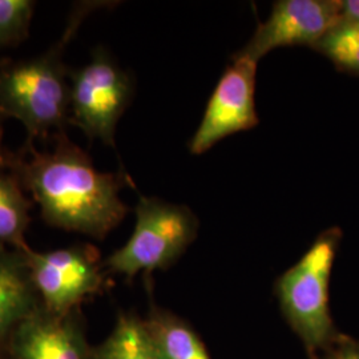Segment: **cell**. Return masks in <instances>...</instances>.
Wrapping results in <instances>:
<instances>
[{
  "mask_svg": "<svg viewBox=\"0 0 359 359\" xmlns=\"http://www.w3.org/2000/svg\"><path fill=\"white\" fill-rule=\"evenodd\" d=\"M13 154L7 152L3 145V129L0 124V169H10L13 164Z\"/></svg>",
  "mask_w": 359,
  "mask_h": 359,
  "instance_id": "obj_18",
  "label": "cell"
},
{
  "mask_svg": "<svg viewBox=\"0 0 359 359\" xmlns=\"http://www.w3.org/2000/svg\"><path fill=\"white\" fill-rule=\"evenodd\" d=\"M35 8L34 0H0V52L28 38Z\"/></svg>",
  "mask_w": 359,
  "mask_h": 359,
  "instance_id": "obj_15",
  "label": "cell"
},
{
  "mask_svg": "<svg viewBox=\"0 0 359 359\" xmlns=\"http://www.w3.org/2000/svg\"><path fill=\"white\" fill-rule=\"evenodd\" d=\"M1 121H3V120H1V118H0V124H1Z\"/></svg>",
  "mask_w": 359,
  "mask_h": 359,
  "instance_id": "obj_20",
  "label": "cell"
},
{
  "mask_svg": "<svg viewBox=\"0 0 359 359\" xmlns=\"http://www.w3.org/2000/svg\"><path fill=\"white\" fill-rule=\"evenodd\" d=\"M342 18L359 23V0L342 1Z\"/></svg>",
  "mask_w": 359,
  "mask_h": 359,
  "instance_id": "obj_16",
  "label": "cell"
},
{
  "mask_svg": "<svg viewBox=\"0 0 359 359\" xmlns=\"http://www.w3.org/2000/svg\"><path fill=\"white\" fill-rule=\"evenodd\" d=\"M256 72L257 62L236 53L218 80L201 124L189 142L193 154H204L219 140L256 127Z\"/></svg>",
  "mask_w": 359,
  "mask_h": 359,
  "instance_id": "obj_7",
  "label": "cell"
},
{
  "mask_svg": "<svg viewBox=\"0 0 359 359\" xmlns=\"http://www.w3.org/2000/svg\"><path fill=\"white\" fill-rule=\"evenodd\" d=\"M326 359H359L358 346H345L334 351Z\"/></svg>",
  "mask_w": 359,
  "mask_h": 359,
  "instance_id": "obj_17",
  "label": "cell"
},
{
  "mask_svg": "<svg viewBox=\"0 0 359 359\" xmlns=\"http://www.w3.org/2000/svg\"><path fill=\"white\" fill-rule=\"evenodd\" d=\"M136 224L124 246L104 259V269L132 280L137 274L173 265L197 234L198 222L187 206L142 196L135 208Z\"/></svg>",
  "mask_w": 359,
  "mask_h": 359,
  "instance_id": "obj_3",
  "label": "cell"
},
{
  "mask_svg": "<svg viewBox=\"0 0 359 359\" xmlns=\"http://www.w3.org/2000/svg\"><path fill=\"white\" fill-rule=\"evenodd\" d=\"M40 306L25 252L0 244V346Z\"/></svg>",
  "mask_w": 359,
  "mask_h": 359,
  "instance_id": "obj_10",
  "label": "cell"
},
{
  "mask_svg": "<svg viewBox=\"0 0 359 359\" xmlns=\"http://www.w3.org/2000/svg\"><path fill=\"white\" fill-rule=\"evenodd\" d=\"M0 359H7V354H6L4 346H0Z\"/></svg>",
  "mask_w": 359,
  "mask_h": 359,
  "instance_id": "obj_19",
  "label": "cell"
},
{
  "mask_svg": "<svg viewBox=\"0 0 359 359\" xmlns=\"http://www.w3.org/2000/svg\"><path fill=\"white\" fill-rule=\"evenodd\" d=\"M80 309L55 314L40 306L8 337L7 359H90Z\"/></svg>",
  "mask_w": 359,
  "mask_h": 359,
  "instance_id": "obj_9",
  "label": "cell"
},
{
  "mask_svg": "<svg viewBox=\"0 0 359 359\" xmlns=\"http://www.w3.org/2000/svg\"><path fill=\"white\" fill-rule=\"evenodd\" d=\"M90 359H163L142 318L120 314L111 334L90 347Z\"/></svg>",
  "mask_w": 359,
  "mask_h": 359,
  "instance_id": "obj_12",
  "label": "cell"
},
{
  "mask_svg": "<svg viewBox=\"0 0 359 359\" xmlns=\"http://www.w3.org/2000/svg\"><path fill=\"white\" fill-rule=\"evenodd\" d=\"M107 1H79L68 15L62 36L41 55L0 68V118L20 121L28 140L63 133L69 124V67L65 48L86 18Z\"/></svg>",
  "mask_w": 359,
  "mask_h": 359,
  "instance_id": "obj_2",
  "label": "cell"
},
{
  "mask_svg": "<svg viewBox=\"0 0 359 359\" xmlns=\"http://www.w3.org/2000/svg\"><path fill=\"white\" fill-rule=\"evenodd\" d=\"M41 306L55 314L72 313L103 292L105 269L95 246L77 244L48 252L23 249Z\"/></svg>",
  "mask_w": 359,
  "mask_h": 359,
  "instance_id": "obj_6",
  "label": "cell"
},
{
  "mask_svg": "<svg viewBox=\"0 0 359 359\" xmlns=\"http://www.w3.org/2000/svg\"><path fill=\"white\" fill-rule=\"evenodd\" d=\"M145 327L163 359H210L192 327L164 309L154 306Z\"/></svg>",
  "mask_w": 359,
  "mask_h": 359,
  "instance_id": "obj_11",
  "label": "cell"
},
{
  "mask_svg": "<svg viewBox=\"0 0 359 359\" xmlns=\"http://www.w3.org/2000/svg\"><path fill=\"white\" fill-rule=\"evenodd\" d=\"M10 169L52 228L104 240L128 213L120 198L127 175L99 172L65 132L56 135V145L48 152L26 142L22 154H13Z\"/></svg>",
  "mask_w": 359,
  "mask_h": 359,
  "instance_id": "obj_1",
  "label": "cell"
},
{
  "mask_svg": "<svg viewBox=\"0 0 359 359\" xmlns=\"http://www.w3.org/2000/svg\"><path fill=\"white\" fill-rule=\"evenodd\" d=\"M341 69L359 74V23L342 19L316 46Z\"/></svg>",
  "mask_w": 359,
  "mask_h": 359,
  "instance_id": "obj_14",
  "label": "cell"
},
{
  "mask_svg": "<svg viewBox=\"0 0 359 359\" xmlns=\"http://www.w3.org/2000/svg\"><path fill=\"white\" fill-rule=\"evenodd\" d=\"M32 203L13 170L0 169V244L23 250Z\"/></svg>",
  "mask_w": 359,
  "mask_h": 359,
  "instance_id": "obj_13",
  "label": "cell"
},
{
  "mask_svg": "<svg viewBox=\"0 0 359 359\" xmlns=\"http://www.w3.org/2000/svg\"><path fill=\"white\" fill-rule=\"evenodd\" d=\"M339 231L321 234L302 258L277 281L283 314L308 348H320L333 337L329 281Z\"/></svg>",
  "mask_w": 359,
  "mask_h": 359,
  "instance_id": "obj_4",
  "label": "cell"
},
{
  "mask_svg": "<svg viewBox=\"0 0 359 359\" xmlns=\"http://www.w3.org/2000/svg\"><path fill=\"white\" fill-rule=\"evenodd\" d=\"M69 124L90 142L115 147L117 123L133 96V80L103 47L90 52L87 65L69 68Z\"/></svg>",
  "mask_w": 359,
  "mask_h": 359,
  "instance_id": "obj_5",
  "label": "cell"
},
{
  "mask_svg": "<svg viewBox=\"0 0 359 359\" xmlns=\"http://www.w3.org/2000/svg\"><path fill=\"white\" fill-rule=\"evenodd\" d=\"M342 1L280 0L266 22L259 23L255 35L238 53L258 60L281 47H314L342 20Z\"/></svg>",
  "mask_w": 359,
  "mask_h": 359,
  "instance_id": "obj_8",
  "label": "cell"
}]
</instances>
